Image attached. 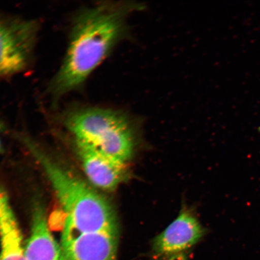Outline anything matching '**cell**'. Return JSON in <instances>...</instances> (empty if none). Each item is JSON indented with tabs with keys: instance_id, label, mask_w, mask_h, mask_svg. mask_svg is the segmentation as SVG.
<instances>
[{
	"instance_id": "obj_1",
	"label": "cell",
	"mask_w": 260,
	"mask_h": 260,
	"mask_svg": "<svg viewBox=\"0 0 260 260\" xmlns=\"http://www.w3.org/2000/svg\"><path fill=\"white\" fill-rule=\"evenodd\" d=\"M141 9L135 3L105 2L77 13L62 63L48 87L54 103L83 86L125 38L129 15Z\"/></svg>"
},
{
	"instance_id": "obj_2",
	"label": "cell",
	"mask_w": 260,
	"mask_h": 260,
	"mask_svg": "<svg viewBox=\"0 0 260 260\" xmlns=\"http://www.w3.org/2000/svg\"><path fill=\"white\" fill-rule=\"evenodd\" d=\"M25 140L63 208L66 215L63 227L81 233L118 230L115 211L105 197L52 160L34 143Z\"/></svg>"
},
{
	"instance_id": "obj_3",
	"label": "cell",
	"mask_w": 260,
	"mask_h": 260,
	"mask_svg": "<svg viewBox=\"0 0 260 260\" xmlns=\"http://www.w3.org/2000/svg\"><path fill=\"white\" fill-rule=\"evenodd\" d=\"M61 118L75 142L92 146L126 162L132 158L135 131L125 112L96 106H73L64 110Z\"/></svg>"
},
{
	"instance_id": "obj_4",
	"label": "cell",
	"mask_w": 260,
	"mask_h": 260,
	"mask_svg": "<svg viewBox=\"0 0 260 260\" xmlns=\"http://www.w3.org/2000/svg\"><path fill=\"white\" fill-rule=\"evenodd\" d=\"M40 26L35 19L0 15V79L30 67Z\"/></svg>"
},
{
	"instance_id": "obj_5",
	"label": "cell",
	"mask_w": 260,
	"mask_h": 260,
	"mask_svg": "<svg viewBox=\"0 0 260 260\" xmlns=\"http://www.w3.org/2000/svg\"><path fill=\"white\" fill-rule=\"evenodd\" d=\"M205 235L204 228L186 209L155 237L152 252L156 260H187L188 252Z\"/></svg>"
},
{
	"instance_id": "obj_6",
	"label": "cell",
	"mask_w": 260,
	"mask_h": 260,
	"mask_svg": "<svg viewBox=\"0 0 260 260\" xmlns=\"http://www.w3.org/2000/svg\"><path fill=\"white\" fill-rule=\"evenodd\" d=\"M119 230L81 233L63 228L61 246L67 260H117Z\"/></svg>"
},
{
	"instance_id": "obj_7",
	"label": "cell",
	"mask_w": 260,
	"mask_h": 260,
	"mask_svg": "<svg viewBox=\"0 0 260 260\" xmlns=\"http://www.w3.org/2000/svg\"><path fill=\"white\" fill-rule=\"evenodd\" d=\"M76 144L84 171L93 186L111 191L128 178L127 162L88 145L78 142Z\"/></svg>"
},
{
	"instance_id": "obj_8",
	"label": "cell",
	"mask_w": 260,
	"mask_h": 260,
	"mask_svg": "<svg viewBox=\"0 0 260 260\" xmlns=\"http://www.w3.org/2000/svg\"><path fill=\"white\" fill-rule=\"evenodd\" d=\"M25 254L27 260H67L61 245L51 235L45 211L40 206L34 209Z\"/></svg>"
},
{
	"instance_id": "obj_9",
	"label": "cell",
	"mask_w": 260,
	"mask_h": 260,
	"mask_svg": "<svg viewBox=\"0 0 260 260\" xmlns=\"http://www.w3.org/2000/svg\"><path fill=\"white\" fill-rule=\"evenodd\" d=\"M0 260H27L22 236L0 240Z\"/></svg>"
},
{
	"instance_id": "obj_10",
	"label": "cell",
	"mask_w": 260,
	"mask_h": 260,
	"mask_svg": "<svg viewBox=\"0 0 260 260\" xmlns=\"http://www.w3.org/2000/svg\"><path fill=\"white\" fill-rule=\"evenodd\" d=\"M0 149H1V142H0Z\"/></svg>"
},
{
	"instance_id": "obj_11",
	"label": "cell",
	"mask_w": 260,
	"mask_h": 260,
	"mask_svg": "<svg viewBox=\"0 0 260 260\" xmlns=\"http://www.w3.org/2000/svg\"><path fill=\"white\" fill-rule=\"evenodd\" d=\"M258 130H259V132H260V126H259V127L258 128Z\"/></svg>"
}]
</instances>
